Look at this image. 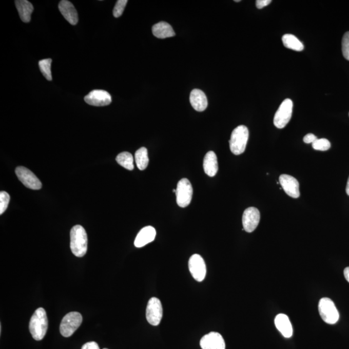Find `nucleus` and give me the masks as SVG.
<instances>
[{
    "instance_id": "f03ea898",
    "label": "nucleus",
    "mask_w": 349,
    "mask_h": 349,
    "mask_svg": "<svg viewBox=\"0 0 349 349\" xmlns=\"http://www.w3.org/2000/svg\"><path fill=\"white\" fill-rule=\"evenodd\" d=\"M71 249L74 256L82 258L86 255L87 250V235L86 230L81 225L72 228L71 233Z\"/></svg>"
},
{
    "instance_id": "ddd939ff",
    "label": "nucleus",
    "mask_w": 349,
    "mask_h": 349,
    "mask_svg": "<svg viewBox=\"0 0 349 349\" xmlns=\"http://www.w3.org/2000/svg\"><path fill=\"white\" fill-rule=\"evenodd\" d=\"M87 104L93 106H106L111 103L110 94L104 90H93L84 97Z\"/></svg>"
},
{
    "instance_id": "c85d7f7f",
    "label": "nucleus",
    "mask_w": 349,
    "mask_h": 349,
    "mask_svg": "<svg viewBox=\"0 0 349 349\" xmlns=\"http://www.w3.org/2000/svg\"><path fill=\"white\" fill-rule=\"evenodd\" d=\"M342 52L344 58L349 61V31L346 32L343 37Z\"/></svg>"
},
{
    "instance_id": "423d86ee",
    "label": "nucleus",
    "mask_w": 349,
    "mask_h": 349,
    "mask_svg": "<svg viewBox=\"0 0 349 349\" xmlns=\"http://www.w3.org/2000/svg\"><path fill=\"white\" fill-rule=\"evenodd\" d=\"M293 102L290 99H285L279 106L274 119V124L277 128L283 129L287 125L293 114Z\"/></svg>"
},
{
    "instance_id": "bb28decb",
    "label": "nucleus",
    "mask_w": 349,
    "mask_h": 349,
    "mask_svg": "<svg viewBox=\"0 0 349 349\" xmlns=\"http://www.w3.org/2000/svg\"><path fill=\"white\" fill-rule=\"evenodd\" d=\"M10 201V196L6 191H1L0 193V214H3L8 207Z\"/></svg>"
},
{
    "instance_id": "a878e982",
    "label": "nucleus",
    "mask_w": 349,
    "mask_h": 349,
    "mask_svg": "<svg viewBox=\"0 0 349 349\" xmlns=\"http://www.w3.org/2000/svg\"><path fill=\"white\" fill-rule=\"evenodd\" d=\"M331 146L330 142L326 139H318L313 143V148L318 151H327L331 148Z\"/></svg>"
},
{
    "instance_id": "f704fd0d",
    "label": "nucleus",
    "mask_w": 349,
    "mask_h": 349,
    "mask_svg": "<svg viewBox=\"0 0 349 349\" xmlns=\"http://www.w3.org/2000/svg\"><path fill=\"white\" fill-rule=\"evenodd\" d=\"M235 2H241V1H240V0H236Z\"/></svg>"
},
{
    "instance_id": "a211bd4d",
    "label": "nucleus",
    "mask_w": 349,
    "mask_h": 349,
    "mask_svg": "<svg viewBox=\"0 0 349 349\" xmlns=\"http://www.w3.org/2000/svg\"><path fill=\"white\" fill-rule=\"evenodd\" d=\"M189 101L193 108L198 111H203L208 106L206 94L200 89H195L191 92Z\"/></svg>"
},
{
    "instance_id": "6e6552de",
    "label": "nucleus",
    "mask_w": 349,
    "mask_h": 349,
    "mask_svg": "<svg viewBox=\"0 0 349 349\" xmlns=\"http://www.w3.org/2000/svg\"><path fill=\"white\" fill-rule=\"evenodd\" d=\"M163 309L160 300L152 298L149 300L146 308V319L151 325L157 326L163 318Z\"/></svg>"
},
{
    "instance_id": "20e7f679",
    "label": "nucleus",
    "mask_w": 349,
    "mask_h": 349,
    "mask_svg": "<svg viewBox=\"0 0 349 349\" xmlns=\"http://www.w3.org/2000/svg\"><path fill=\"white\" fill-rule=\"evenodd\" d=\"M319 313L322 320L329 325L338 322L340 314L336 308L335 303L330 298H321L318 305Z\"/></svg>"
},
{
    "instance_id": "9d476101",
    "label": "nucleus",
    "mask_w": 349,
    "mask_h": 349,
    "mask_svg": "<svg viewBox=\"0 0 349 349\" xmlns=\"http://www.w3.org/2000/svg\"><path fill=\"white\" fill-rule=\"evenodd\" d=\"M15 172H16L17 178L27 188L35 189V190L41 189L42 184L41 181L29 169L23 166H20L16 168Z\"/></svg>"
},
{
    "instance_id": "0eeeda50",
    "label": "nucleus",
    "mask_w": 349,
    "mask_h": 349,
    "mask_svg": "<svg viewBox=\"0 0 349 349\" xmlns=\"http://www.w3.org/2000/svg\"><path fill=\"white\" fill-rule=\"evenodd\" d=\"M177 203L181 208H186L190 204L193 196V188L188 179H182L176 189Z\"/></svg>"
},
{
    "instance_id": "c9c22d12",
    "label": "nucleus",
    "mask_w": 349,
    "mask_h": 349,
    "mask_svg": "<svg viewBox=\"0 0 349 349\" xmlns=\"http://www.w3.org/2000/svg\"><path fill=\"white\" fill-rule=\"evenodd\" d=\"M104 349H108V348H104Z\"/></svg>"
},
{
    "instance_id": "5701e85b",
    "label": "nucleus",
    "mask_w": 349,
    "mask_h": 349,
    "mask_svg": "<svg viewBox=\"0 0 349 349\" xmlns=\"http://www.w3.org/2000/svg\"><path fill=\"white\" fill-rule=\"evenodd\" d=\"M134 159L137 166L140 170H144L148 166L149 157L148 150L146 148L143 147L136 151L134 154Z\"/></svg>"
},
{
    "instance_id": "dca6fc26",
    "label": "nucleus",
    "mask_w": 349,
    "mask_h": 349,
    "mask_svg": "<svg viewBox=\"0 0 349 349\" xmlns=\"http://www.w3.org/2000/svg\"><path fill=\"white\" fill-rule=\"evenodd\" d=\"M156 236V230L153 226H148L144 227L137 236L134 240V246L137 248L143 247L146 244L150 243L154 241Z\"/></svg>"
},
{
    "instance_id": "412c9836",
    "label": "nucleus",
    "mask_w": 349,
    "mask_h": 349,
    "mask_svg": "<svg viewBox=\"0 0 349 349\" xmlns=\"http://www.w3.org/2000/svg\"><path fill=\"white\" fill-rule=\"evenodd\" d=\"M152 32L154 36L161 39L170 38L176 35L170 25L165 22H159L154 25Z\"/></svg>"
},
{
    "instance_id": "1a4fd4ad",
    "label": "nucleus",
    "mask_w": 349,
    "mask_h": 349,
    "mask_svg": "<svg viewBox=\"0 0 349 349\" xmlns=\"http://www.w3.org/2000/svg\"><path fill=\"white\" fill-rule=\"evenodd\" d=\"M189 270L197 281L201 282L205 278L206 266L204 259L199 254H194L189 259Z\"/></svg>"
},
{
    "instance_id": "72a5a7b5",
    "label": "nucleus",
    "mask_w": 349,
    "mask_h": 349,
    "mask_svg": "<svg viewBox=\"0 0 349 349\" xmlns=\"http://www.w3.org/2000/svg\"><path fill=\"white\" fill-rule=\"evenodd\" d=\"M346 193L349 196V178L348 179L347 183H346Z\"/></svg>"
},
{
    "instance_id": "f3484780",
    "label": "nucleus",
    "mask_w": 349,
    "mask_h": 349,
    "mask_svg": "<svg viewBox=\"0 0 349 349\" xmlns=\"http://www.w3.org/2000/svg\"><path fill=\"white\" fill-rule=\"evenodd\" d=\"M275 325L281 335L286 338H290L293 335V328L290 320L286 314H279L275 318Z\"/></svg>"
},
{
    "instance_id": "b1692460",
    "label": "nucleus",
    "mask_w": 349,
    "mask_h": 349,
    "mask_svg": "<svg viewBox=\"0 0 349 349\" xmlns=\"http://www.w3.org/2000/svg\"><path fill=\"white\" fill-rule=\"evenodd\" d=\"M116 161L120 165L128 170L134 169L133 157L129 152H122L117 157Z\"/></svg>"
},
{
    "instance_id": "f257e3e1",
    "label": "nucleus",
    "mask_w": 349,
    "mask_h": 349,
    "mask_svg": "<svg viewBox=\"0 0 349 349\" xmlns=\"http://www.w3.org/2000/svg\"><path fill=\"white\" fill-rule=\"evenodd\" d=\"M48 328V319L46 311L39 308L34 312L29 323V331L32 338L36 341H41L46 336Z\"/></svg>"
},
{
    "instance_id": "aec40b11",
    "label": "nucleus",
    "mask_w": 349,
    "mask_h": 349,
    "mask_svg": "<svg viewBox=\"0 0 349 349\" xmlns=\"http://www.w3.org/2000/svg\"><path fill=\"white\" fill-rule=\"evenodd\" d=\"M16 9L22 21L25 23H29L31 21V14L34 11V7L27 0H17L15 1Z\"/></svg>"
},
{
    "instance_id": "2eb2a0df",
    "label": "nucleus",
    "mask_w": 349,
    "mask_h": 349,
    "mask_svg": "<svg viewBox=\"0 0 349 349\" xmlns=\"http://www.w3.org/2000/svg\"><path fill=\"white\" fill-rule=\"evenodd\" d=\"M59 9L62 15L69 24L76 25L79 22L78 12L73 5L67 0L60 2Z\"/></svg>"
},
{
    "instance_id": "7c9ffc66",
    "label": "nucleus",
    "mask_w": 349,
    "mask_h": 349,
    "mask_svg": "<svg viewBox=\"0 0 349 349\" xmlns=\"http://www.w3.org/2000/svg\"><path fill=\"white\" fill-rule=\"evenodd\" d=\"M271 3V0H257L256 7L259 9H261L264 8V7L268 6Z\"/></svg>"
},
{
    "instance_id": "2f4dec72",
    "label": "nucleus",
    "mask_w": 349,
    "mask_h": 349,
    "mask_svg": "<svg viewBox=\"0 0 349 349\" xmlns=\"http://www.w3.org/2000/svg\"><path fill=\"white\" fill-rule=\"evenodd\" d=\"M82 349H100V348L98 344L94 341H91V342L84 344Z\"/></svg>"
},
{
    "instance_id": "c756f323",
    "label": "nucleus",
    "mask_w": 349,
    "mask_h": 349,
    "mask_svg": "<svg viewBox=\"0 0 349 349\" xmlns=\"http://www.w3.org/2000/svg\"><path fill=\"white\" fill-rule=\"evenodd\" d=\"M317 139V137L314 135V134L308 133L304 137L303 141L304 143L306 144H313L314 142H315Z\"/></svg>"
},
{
    "instance_id": "4be33fe9",
    "label": "nucleus",
    "mask_w": 349,
    "mask_h": 349,
    "mask_svg": "<svg viewBox=\"0 0 349 349\" xmlns=\"http://www.w3.org/2000/svg\"><path fill=\"white\" fill-rule=\"evenodd\" d=\"M282 42L284 46L289 49L294 50L296 51H302L304 49V45L302 42L293 34H286L283 35Z\"/></svg>"
},
{
    "instance_id": "7ed1b4c3",
    "label": "nucleus",
    "mask_w": 349,
    "mask_h": 349,
    "mask_svg": "<svg viewBox=\"0 0 349 349\" xmlns=\"http://www.w3.org/2000/svg\"><path fill=\"white\" fill-rule=\"evenodd\" d=\"M249 131L247 127L241 125L237 127L231 133L230 148L232 153L239 156L245 151L248 141Z\"/></svg>"
},
{
    "instance_id": "39448f33",
    "label": "nucleus",
    "mask_w": 349,
    "mask_h": 349,
    "mask_svg": "<svg viewBox=\"0 0 349 349\" xmlns=\"http://www.w3.org/2000/svg\"><path fill=\"white\" fill-rule=\"evenodd\" d=\"M82 322V316L77 312H71L62 319L60 331L64 337L68 338L79 328Z\"/></svg>"
},
{
    "instance_id": "4468645a",
    "label": "nucleus",
    "mask_w": 349,
    "mask_h": 349,
    "mask_svg": "<svg viewBox=\"0 0 349 349\" xmlns=\"http://www.w3.org/2000/svg\"><path fill=\"white\" fill-rule=\"evenodd\" d=\"M202 349H225L226 345L224 338L220 334L211 332L204 335L200 341Z\"/></svg>"
},
{
    "instance_id": "473e14b6",
    "label": "nucleus",
    "mask_w": 349,
    "mask_h": 349,
    "mask_svg": "<svg viewBox=\"0 0 349 349\" xmlns=\"http://www.w3.org/2000/svg\"><path fill=\"white\" fill-rule=\"evenodd\" d=\"M344 273V276H345V278L346 279V280L348 281L349 283V266L348 267H346L345 268V270H344L343 272Z\"/></svg>"
},
{
    "instance_id": "cd10ccee",
    "label": "nucleus",
    "mask_w": 349,
    "mask_h": 349,
    "mask_svg": "<svg viewBox=\"0 0 349 349\" xmlns=\"http://www.w3.org/2000/svg\"><path fill=\"white\" fill-rule=\"evenodd\" d=\"M127 4H128L127 0H119V1H117L113 9V16L115 17L121 16L123 13Z\"/></svg>"
},
{
    "instance_id": "6ab92c4d",
    "label": "nucleus",
    "mask_w": 349,
    "mask_h": 349,
    "mask_svg": "<svg viewBox=\"0 0 349 349\" xmlns=\"http://www.w3.org/2000/svg\"><path fill=\"white\" fill-rule=\"evenodd\" d=\"M204 171L209 177H214L218 171V157L214 151H209L204 157Z\"/></svg>"
},
{
    "instance_id": "f8f14e48",
    "label": "nucleus",
    "mask_w": 349,
    "mask_h": 349,
    "mask_svg": "<svg viewBox=\"0 0 349 349\" xmlns=\"http://www.w3.org/2000/svg\"><path fill=\"white\" fill-rule=\"evenodd\" d=\"M279 183L285 193L290 198L294 199L300 198V184L294 177L286 174H281L279 177Z\"/></svg>"
},
{
    "instance_id": "393cba45",
    "label": "nucleus",
    "mask_w": 349,
    "mask_h": 349,
    "mask_svg": "<svg viewBox=\"0 0 349 349\" xmlns=\"http://www.w3.org/2000/svg\"><path fill=\"white\" fill-rule=\"evenodd\" d=\"M51 63L52 60L51 59L42 60L38 62L39 67L42 73L43 74L45 78L49 81H52Z\"/></svg>"
},
{
    "instance_id": "9b49d317",
    "label": "nucleus",
    "mask_w": 349,
    "mask_h": 349,
    "mask_svg": "<svg viewBox=\"0 0 349 349\" xmlns=\"http://www.w3.org/2000/svg\"><path fill=\"white\" fill-rule=\"evenodd\" d=\"M260 212L259 209L254 207H250L244 210L243 219V230L246 232H253L258 227L260 221Z\"/></svg>"
}]
</instances>
